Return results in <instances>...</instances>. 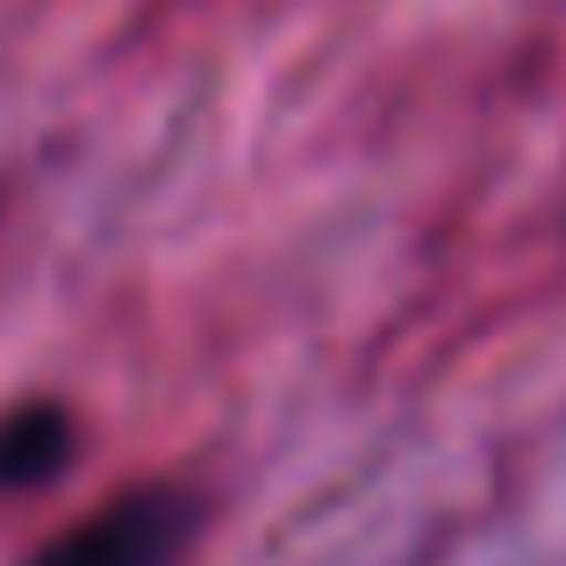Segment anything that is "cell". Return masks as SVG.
<instances>
[{
	"label": "cell",
	"instance_id": "6da1fadb",
	"mask_svg": "<svg viewBox=\"0 0 566 566\" xmlns=\"http://www.w3.org/2000/svg\"><path fill=\"white\" fill-rule=\"evenodd\" d=\"M193 524V495L180 488H137V495H115L101 516L72 524L65 538H51L36 553V566H172L187 553Z\"/></svg>",
	"mask_w": 566,
	"mask_h": 566
},
{
	"label": "cell",
	"instance_id": "7a4b0ae2",
	"mask_svg": "<svg viewBox=\"0 0 566 566\" xmlns=\"http://www.w3.org/2000/svg\"><path fill=\"white\" fill-rule=\"evenodd\" d=\"M72 430H65V416L57 409H29V416H14L8 430H0V481H43V473H57L65 467V452H72Z\"/></svg>",
	"mask_w": 566,
	"mask_h": 566
}]
</instances>
